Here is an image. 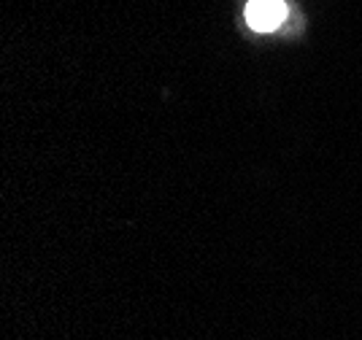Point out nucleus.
<instances>
[{"label":"nucleus","mask_w":362,"mask_h":340,"mask_svg":"<svg viewBox=\"0 0 362 340\" xmlns=\"http://www.w3.org/2000/svg\"><path fill=\"white\" fill-rule=\"evenodd\" d=\"M287 16V6L281 0H252L246 6V22L259 33L276 30Z\"/></svg>","instance_id":"nucleus-1"}]
</instances>
